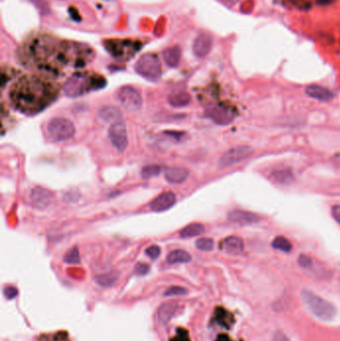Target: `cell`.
Wrapping results in <instances>:
<instances>
[{"label":"cell","instance_id":"1","mask_svg":"<svg viewBox=\"0 0 340 341\" xmlns=\"http://www.w3.org/2000/svg\"><path fill=\"white\" fill-rule=\"evenodd\" d=\"M18 55L27 67L57 76L67 66L84 67L94 58V51L83 43L61 40L47 32H36L22 42Z\"/></svg>","mask_w":340,"mask_h":341},{"label":"cell","instance_id":"2","mask_svg":"<svg viewBox=\"0 0 340 341\" xmlns=\"http://www.w3.org/2000/svg\"><path fill=\"white\" fill-rule=\"evenodd\" d=\"M58 85L45 77L27 75L20 78L10 89V100L13 106L21 113L34 115L58 96Z\"/></svg>","mask_w":340,"mask_h":341},{"label":"cell","instance_id":"3","mask_svg":"<svg viewBox=\"0 0 340 341\" xmlns=\"http://www.w3.org/2000/svg\"><path fill=\"white\" fill-rule=\"evenodd\" d=\"M105 85V79L97 74L75 73L64 84V93L68 97H79L83 94L102 88Z\"/></svg>","mask_w":340,"mask_h":341},{"label":"cell","instance_id":"4","mask_svg":"<svg viewBox=\"0 0 340 341\" xmlns=\"http://www.w3.org/2000/svg\"><path fill=\"white\" fill-rule=\"evenodd\" d=\"M301 298L308 310L319 319L330 320L336 314V308L331 302L308 290L301 292Z\"/></svg>","mask_w":340,"mask_h":341},{"label":"cell","instance_id":"5","mask_svg":"<svg viewBox=\"0 0 340 341\" xmlns=\"http://www.w3.org/2000/svg\"><path fill=\"white\" fill-rule=\"evenodd\" d=\"M46 131L51 141L64 142L73 138L76 130L72 121L66 118L57 117L48 122Z\"/></svg>","mask_w":340,"mask_h":341},{"label":"cell","instance_id":"6","mask_svg":"<svg viewBox=\"0 0 340 341\" xmlns=\"http://www.w3.org/2000/svg\"><path fill=\"white\" fill-rule=\"evenodd\" d=\"M135 70L139 75L150 81L159 80L162 73L160 60L154 53L142 55L135 65Z\"/></svg>","mask_w":340,"mask_h":341},{"label":"cell","instance_id":"7","mask_svg":"<svg viewBox=\"0 0 340 341\" xmlns=\"http://www.w3.org/2000/svg\"><path fill=\"white\" fill-rule=\"evenodd\" d=\"M106 49L117 58H131L141 49V42L129 39H110L104 42Z\"/></svg>","mask_w":340,"mask_h":341},{"label":"cell","instance_id":"8","mask_svg":"<svg viewBox=\"0 0 340 341\" xmlns=\"http://www.w3.org/2000/svg\"><path fill=\"white\" fill-rule=\"evenodd\" d=\"M118 99L121 105L129 112H136L142 107L140 93L132 86H124L118 91Z\"/></svg>","mask_w":340,"mask_h":341},{"label":"cell","instance_id":"9","mask_svg":"<svg viewBox=\"0 0 340 341\" xmlns=\"http://www.w3.org/2000/svg\"><path fill=\"white\" fill-rule=\"evenodd\" d=\"M252 149L248 146H239L227 151L220 159L219 166L221 168L232 167L251 156Z\"/></svg>","mask_w":340,"mask_h":341},{"label":"cell","instance_id":"10","mask_svg":"<svg viewBox=\"0 0 340 341\" xmlns=\"http://www.w3.org/2000/svg\"><path fill=\"white\" fill-rule=\"evenodd\" d=\"M109 138L113 146L119 152H124L128 147L127 128L124 123H113L109 129Z\"/></svg>","mask_w":340,"mask_h":341},{"label":"cell","instance_id":"11","mask_svg":"<svg viewBox=\"0 0 340 341\" xmlns=\"http://www.w3.org/2000/svg\"><path fill=\"white\" fill-rule=\"evenodd\" d=\"M212 47H213L212 36L206 32H201L195 37L194 41L193 51H194V54L197 58H203L210 53Z\"/></svg>","mask_w":340,"mask_h":341},{"label":"cell","instance_id":"12","mask_svg":"<svg viewBox=\"0 0 340 341\" xmlns=\"http://www.w3.org/2000/svg\"><path fill=\"white\" fill-rule=\"evenodd\" d=\"M175 202L176 195L173 192H165L151 201L150 208L154 212H164L171 209Z\"/></svg>","mask_w":340,"mask_h":341},{"label":"cell","instance_id":"13","mask_svg":"<svg viewBox=\"0 0 340 341\" xmlns=\"http://www.w3.org/2000/svg\"><path fill=\"white\" fill-rule=\"evenodd\" d=\"M206 114L210 119L220 125L230 124L234 119L233 112L230 109L222 106L211 107L207 110Z\"/></svg>","mask_w":340,"mask_h":341},{"label":"cell","instance_id":"14","mask_svg":"<svg viewBox=\"0 0 340 341\" xmlns=\"http://www.w3.org/2000/svg\"><path fill=\"white\" fill-rule=\"evenodd\" d=\"M228 218L231 222L238 225H242V226L255 224L260 221V218L256 214L247 212V211H242V210L232 211L229 214Z\"/></svg>","mask_w":340,"mask_h":341},{"label":"cell","instance_id":"15","mask_svg":"<svg viewBox=\"0 0 340 341\" xmlns=\"http://www.w3.org/2000/svg\"><path fill=\"white\" fill-rule=\"evenodd\" d=\"M179 309V304L176 301H170L162 304L158 309V320L161 324H167Z\"/></svg>","mask_w":340,"mask_h":341},{"label":"cell","instance_id":"16","mask_svg":"<svg viewBox=\"0 0 340 341\" xmlns=\"http://www.w3.org/2000/svg\"><path fill=\"white\" fill-rule=\"evenodd\" d=\"M305 92L309 97L317 99L319 101H324V102L330 101L334 97L330 90L319 85H310L306 88Z\"/></svg>","mask_w":340,"mask_h":341},{"label":"cell","instance_id":"17","mask_svg":"<svg viewBox=\"0 0 340 341\" xmlns=\"http://www.w3.org/2000/svg\"><path fill=\"white\" fill-rule=\"evenodd\" d=\"M189 177V171L186 168L174 167L170 168L165 173L166 180L171 184H181Z\"/></svg>","mask_w":340,"mask_h":341},{"label":"cell","instance_id":"18","mask_svg":"<svg viewBox=\"0 0 340 341\" xmlns=\"http://www.w3.org/2000/svg\"><path fill=\"white\" fill-rule=\"evenodd\" d=\"M224 248L227 252L232 253V254H238L243 252V242L241 238L236 237V236H232L227 238L224 242Z\"/></svg>","mask_w":340,"mask_h":341},{"label":"cell","instance_id":"19","mask_svg":"<svg viewBox=\"0 0 340 341\" xmlns=\"http://www.w3.org/2000/svg\"><path fill=\"white\" fill-rule=\"evenodd\" d=\"M181 55H182V51H181V48L178 46L169 47L163 53V57L166 64L172 68H175L179 65L180 60H181Z\"/></svg>","mask_w":340,"mask_h":341},{"label":"cell","instance_id":"20","mask_svg":"<svg viewBox=\"0 0 340 341\" xmlns=\"http://www.w3.org/2000/svg\"><path fill=\"white\" fill-rule=\"evenodd\" d=\"M168 101H169L170 105H172L173 107L182 108V107H186L190 104L191 96L189 93H187L185 91L175 92L169 96Z\"/></svg>","mask_w":340,"mask_h":341},{"label":"cell","instance_id":"21","mask_svg":"<svg viewBox=\"0 0 340 341\" xmlns=\"http://www.w3.org/2000/svg\"><path fill=\"white\" fill-rule=\"evenodd\" d=\"M52 196H53V194L50 191L43 188H35L31 192V199L35 203L40 204V206L41 204L46 206V204L52 198Z\"/></svg>","mask_w":340,"mask_h":341},{"label":"cell","instance_id":"22","mask_svg":"<svg viewBox=\"0 0 340 341\" xmlns=\"http://www.w3.org/2000/svg\"><path fill=\"white\" fill-rule=\"evenodd\" d=\"M203 233H205V227H203V225L198 224V223H194L184 228L180 232V237L182 239H191V238L198 237L202 235Z\"/></svg>","mask_w":340,"mask_h":341},{"label":"cell","instance_id":"23","mask_svg":"<svg viewBox=\"0 0 340 341\" xmlns=\"http://www.w3.org/2000/svg\"><path fill=\"white\" fill-rule=\"evenodd\" d=\"M271 179L279 185H291L294 181V176L290 170H278L271 174Z\"/></svg>","mask_w":340,"mask_h":341},{"label":"cell","instance_id":"24","mask_svg":"<svg viewBox=\"0 0 340 341\" xmlns=\"http://www.w3.org/2000/svg\"><path fill=\"white\" fill-rule=\"evenodd\" d=\"M192 260L191 254L183 249H176L171 251L167 255V261L170 264H175V263H187Z\"/></svg>","mask_w":340,"mask_h":341},{"label":"cell","instance_id":"25","mask_svg":"<svg viewBox=\"0 0 340 341\" xmlns=\"http://www.w3.org/2000/svg\"><path fill=\"white\" fill-rule=\"evenodd\" d=\"M99 117L104 122H114V123H116V122H119L118 120L121 118V113L115 107L106 106V107H103L99 111Z\"/></svg>","mask_w":340,"mask_h":341},{"label":"cell","instance_id":"26","mask_svg":"<svg viewBox=\"0 0 340 341\" xmlns=\"http://www.w3.org/2000/svg\"><path fill=\"white\" fill-rule=\"evenodd\" d=\"M119 276L120 275H119L118 271H116V270L110 271V272H108V274H104V275H100V276L96 277V282L101 287L110 288L117 283Z\"/></svg>","mask_w":340,"mask_h":341},{"label":"cell","instance_id":"27","mask_svg":"<svg viewBox=\"0 0 340 341\" xmlns=\"http://www.w3.org/2000/svg\"><path fill=\"white\" fill-rule=\"evenodd\" d=\"M273 246H274L275 248L280 249V250L285 251V252H289V251H291V248H292L291 243L288 239H286L285 237H282V236L277 237V238L274 240V242H273Z\"/></svg>","mask_w":340,"mask_h":341},{"label":"cell","instance_id":"28","mask_svg":"<svg viewBox=\"0 0 340 341\" xmlns=\"http://www.w3.org/2000/svg\"><path fill=\"white\" fill-rule=\"evenodd\" d=\"M161 167L158 166V165H149V166H146L142 169V172H141V176L143 179H150V178H153V177H157L160 173H161Z\"/></svg>","mask_w":340,"mask_h":341},{"label":"cell","instance_id":"29","mask_svg":"<svg viewBox=\"0 0 340 341\" xmlns=\"http://www.w3.org/2000/svg\"><path fill=\"white\" fill-rule=\"evenodd\" d=\"M80 254L77 247H73L68 250L64 256V261L69 264H78L80 263Z\"/></svg>","mask_w":340,"mask_h":341},{"label":"cell","instance_id":"30","mask_svg":"<svg viewBox=\"0 0 340 341\" xmlns=\"http://www.w3.org/2000/svg\"><path fill=\"white\" fill-rule=\"evenodd\" d=\"M214 240L210 238H201L195 242L196 248L203 251H211L214 248Z\"/></svg>","mask_w":340,"mask_h":341},{"label":"cell","instance_id":"31","mask_svg":"<svg viewBox=\"0 0 340 341\" xmlns=\"http://www.w3.org/2000/svg\"><path fill=\"white\" fill-rule=\"evenodd\" d=\"M187 294H188V290H186L185 288H182V287H172L164 292L165 297L183 296V295H187Z\"/></svg>","mask_w":340,"mask_h":341},{"label":"cell","instance_id":"32","mask_svg":"<svg viewBox=\"0 0 340 341\" xmlns=\"http://www.w3.org/2000/svg\"><path fill=\"white\" fill-rule=\"evenodd\" d=\"M145 252H146L147 256H149L151 259H157L161 254V248L158 245L153 244V245L149 246Z\"/></svg>","mask_w":340,"mask_h":341},{"label":"cell","instance_id":"33","mask_svg":"<svg viewBox=\"0 0 340 341\" xmlns=\"http://www.w3.org/2000/svg\"><path fill=\"white\" fill-rule=\"evenodd\" d=\"M3 293H4V296H5L7 299H13V298H15V297L17 296L18 291H17L16 288L9 286V287H6V288L4 289Z\"/></svg>","mask_w":340,"mask_h":341},{"label":"cell","instance_id":"34","mask_svg":"<svg viewBox=\"0 0 340 341\" xmlns=\"http://www.w3.org/2000/svg\"><path fill=\"white\" fill-rule=\"evenodd\" d=\"M149 265L146 264V263H138L137 265H136L135 267V271H136V274L139 275V276H144L146 274H148L149 272Z\"/></svg>","mask_w":340,"mask_h":341},{"label":"cell","instance_id":"35","mask_svg":"<svg viewBox=\"0 0 340 341\" xmlns=\"http://www.w3.org/2000/svg\"><path fill=\"white\" fill-rule=\"evenodd\" d=\"M298 263L301 267L307 268V267H310L312 265V260L309 256H307L305 254H301L298 257Z\"/></svg>","mask_w":340,"mask_h":341},{"label":"cell","instance_id":"36","mask_svg":"<svg viewBox=\"0 0 340 341\" xmlns=\"http://www.w3.org/2000/svg\"><path fill=\"white\" fill-rule=\"evenodd\" d=\"M271 341H291L289 339V337L282 331H278L274 334V337H273V340Z\"/></svg>","mask_w":340,"mask_h":341},{"label":"cell","instance_id":"37","mask_svg":"<svg viewBox=\"0 0 340 341\" xmlns=\"http://www.w3.org/2000/svg\"><path fill=\"white\" fill-rule=\"evenodd\" d=\"M332 216L335 221L340 224V206H335L332 208Z\"/></svg>","mask_w":340,"mask_h":341}]
</instances>
